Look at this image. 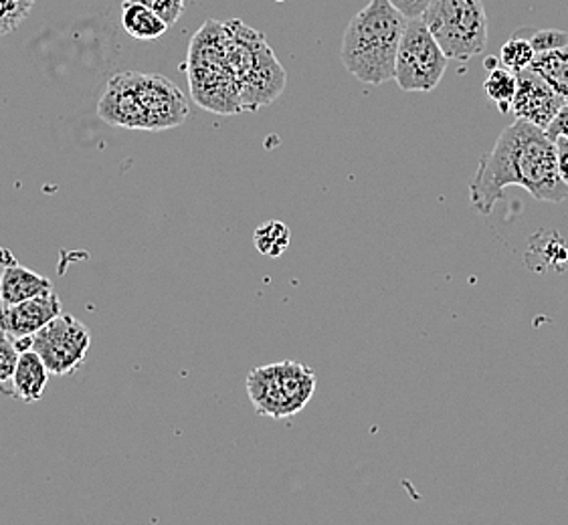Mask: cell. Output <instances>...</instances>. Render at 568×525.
<instances>
[{"instance_id": "9a60e30c", "label": "cell", "mask_w": 568, "mask_h": 525, "mask_svg": "<svg viewBox=\"0 0 568 525\" xmlns=\"http://www.w3.org/2000/svg\"><path fill=\"white\" fill-rule=\"evenodd\" d=\"M122 27L125 33L136 41H156L171 29V24L166 23L159 12L132 0H124L122 4Z\"/></svg>"}, {"instance_id": "2e32d148", "label": "cell", "mask_w": 568, "mask_h": 525, "mask_svg": "<svg viewBox=\"0 0 568 525\" xmlns=\"http://www.w3.org/2000/svg\"><path fill=\"white\" fill-rule=\"evenodd\" d=\"M530 69L568 100V45L536 53Z\"/></svg>"}, {"instance_id": "4fadbf2b", "label": "cell", "mask_w": 568, "mask_h": 525, "mask_svg": "<svg viewBox=\"0 0 568 525\" xmlns=\"http://www.w3.org/2000/svg\"><path fill=\"white\" fill-rule=\"evenodd\" d=\"M0 303L12 306L31 297L45 296L53 291V284L43 277L27 269L21 262L12 259L11 253L0 249Z\"/></svg>"}, {"instance_id": "d4e9b609", "label": "cell", "mask_w": 568, "mask_h": 525, "mask_svg": "<svg viewBox=\"0 0 568 525\" xmlns=\"http://www.w3.org/2000/svg\"><path fill=\"white\" fill-rule=\"evenodd\" d=\"M546 134L552 137V140H558V137L568 140V102L558 112L557 117L550 122V126L546 127Z\"/></svg>"}, {"instance_id": "cb8c5ba5", "label": "cell", "mask_w": 568, "mask_h": 525, "mask_svg": "<svg viewBox=\"0 0 568 525\" xmlns=\"http://www.w3.org/2000/svg\"><path fill=\"white\" fill-rule=\"evenodd\" d=\"M23 21L21 12L14 11L4 0H0V37L12 33Z\"/></svg>"}, {"instance_id": "603a6c76", "label": "cell", "mask_w": 568, "mask_h": 525, "mask_svg": "<svg viewBox=\"0 0 568 525\" xmlns=\"http://www.w3.org/2000/svg\"><path fill=\"white\" fill-rule=\"evenodd\" d=\"M390 4L397 9L405 19H420L423 12L433 4V0H390Z\"/></svg>"}, {"instance_id": "7a4b0ae2", "label": "cell", "mask_w": 568, "mask_h": 525, "mask_svg": "<svg viewBox=\"0 0 568 525\" xmlns=\"http://www.w3.org/2000/svg\"><path fill=\"white\" fill-rule=\"evenodd\" d=\"M409 19L390 0H371L356 12L342 39V65L368 85L395 80L400 39Z\"/></svg>"}, {"instance_id": "4316f807", "label": "cell", "mask_w": 568, "mask_h": 525, "mask_svg": "<svg viewBox=\"0 0 568 525\" xmlns=\"http://www.w3.org/2000/svg\"><path fill=\"white\" fill-rule=\"evenodd\" d=\"M9 7H12L14 11L21 12L24 19L29 17V12L33 11L34 2L37 0H4Z\"/></svg>"}, {"instance_id": "44dd1931", "label": "cell", "mask_w": 568, "mask_h": 525, "mask_svg": "<svg viewBox=\"0 0 568 525\" xmlns=\"http://www.w3.org/2000/svg\"><path fill=\"white\" fill-rule=\"evenodd\" d=\"M19 348L14 346L11 338L7 333L0 331V387L11 382L12 374H14V368L19 362Z\"/></svg>"}, {"instance_id": "9c48e42d", "label": "cell", "mask_w": 568, "mask_h": 525, "mask_svg": "<svg viewBox=\"0 0 568 525\" xmlns=\"http://www.w3.org/2000/svg\"><path fill=\"white\" fill-rule=\"evenodd\" d=\"M98 115L105 124L124 130H149L146 110L140 97V71L118 73L108 81Z\"/></svg>"}, {"instance_id": "52a82bcc", "label": "cell", "mask_w": 568, "mask_h": 525, "mask_svg": "<svg viewBox=\"0 0 568 525\" xmlns=\"http://www.w3.org/2000/svg\"><path fill=\"white\" fill-rule=\"evenodd\" d=\"M449 58L423 19H410L400 39L395 81L403 92H433L444 80Z\"/></svg>"}, {"instance_id": "5bb4252c", "label": "cell", "mask_w": 568, "mask_h": 525, "mask_svg": "<svg viewBox=\"0 0 568 525\" xmlns=\"http://www.w3.org/2000/svg\"><path fill=\"white\" fill-rule=\"evenodd\" d=\"M49 374L51 372L47 370L41 356L33 352V350H24L19 356V362H17L14 374L11 378V394H14V399L23 400L29 404L43 399Z\"/></svg>"}, {"instance_id": "d6986e66", "label": "cell", "mask_w": 568, "mask_h": 525, "mask_svg": "<svg viewBox=\"0 0 568 525\" xmlns=\"http://www.w3.org/2000/svg\"><path fill=\"white\" fill-rule=\"evenodd\" d=\"M535 58V47L530 45V41L520 34H514L510 41H506L501 45L500 63L504 68L510 69L511 73H520L524 69L530 68Z\"/></svg>"}, {"instance_id": "3957f363", "label": "cell", "mask_w": 568, "mask_h": 525, "mask_svg": "<svg viewBox=\"0 0 568 525\" xmlns=\"http://www.w3.org/2000/svg\"><path fill=\"white\" fill-rule=\"evenodd\" d=\"M225 49L229 68L240 87L243 112H255L284 93L287 75L265 34L240 19L225 21Z\"/></svg>"}, {"instance_id": "30bf717a", "label": "cell", "mask_w": 568, "mask_h": 525, "mask_svg": "<svg viewBox=\"0 0 568 525\" xmlns=\"http://www.w3.org/2000/svg\"><path fill=\"white\" fill-rule=\"evenodd\" d=\"M140 97L146 110L149 132L182 126L191 115L184 93L162 75L140 73Z\"/></svg>"}, {"instance_id": "e0dca14e", "label": "cell", "mask_w": 568, "mask_h": 525, "mask_svg": "<svg viewBox=\"0 0 568 525\" xmlns=\"http://www.w3.org/2000/svg\"><path fill=\"white\" fill-rule=\"evenodd\" d=\"M484 90L488 93L489 102L496 103L501 114H508L511 112V103L518 90V78L510 69L494 68L484 83Z\"/></svg>"}, {"instance_id": "277c9868", "label": "cell", "mask_w": 568, "mask_h": 525, "mask_svg": "<svg viewBox=\"0 0 568 525\" xmlns=\"http://www.w3.org/2000/svg\"><path fill=\"white\" fill-rule=\"evenodd\" d=\"M189 85L196 105L213 114H241L240 87L229 68L225 23L209 19L189 45Z\"/></svg>"}, {"instance_id": "83f0119b", "label": "cell", "mask_w": 568, "mask_h": 525, "mask_svg": "<svg viewBox=\"0 0 568 525\" xmlns=\"http://www.w3.org/2000/svg\"><path fill=\"white\" fill-rule=\"evenodd\" d=\"M275 2H285V0H275Z\"/></svg>"}, {"instance_id": "7c38bea8", "label": "cell", "mask_w": 568, "mask_h": 525, "mask_svg": "<svg viewBox=\"0 0 568 525\" xmlns=\"http://www.w3.org/2000/svg\"><path fill=\"white\" fill-rule=\"evenodd\" d=\"M63 313L61 299L55 291L45 296L31 297L12 306L0 303V331L7 333L12 342L33 338L37 331Z\"/></svg>"}, {"instance_id": "ffe728a7", "label": "cell", "mask_w": 568, "mask_h": 525, "mask_svg": "<svg viewBox=\"0 0 568 525\" xmlns=\"http://www.w3.org/2000/svg\"><path fill=\"white\" fill-rule=\"evenodd\" d=\"M514 34L526 37L530 45L535 47L536 53H545V51L568 45L567 31H558V29H520Z\"/></svg>"}, {"instance_id": "484cf974", "label": "cell", "mask_w": 568, "mask_h": 525, "mask_svg": "<svg viewBox=\"0 0 568 525\" xmlns=\"http://www.w3.org/2000/svg\"><path fill=\"white\" fill-rule=\"evenodd\" d=\"M557 142L558 150V168H560V176L568 186V140L565 137H558Z\"/></svg>"}, {"instance_id": "ac0fdd59", "label": "cell", "mask_w": 568, "mask_h": 525, "mask_svg": "<svg viewBox=\"0 0 568 525\" xmlns=\"http://www.w3.org/2000/svg\"><path fill=\"white\" fill-rule=\"evenodd\" d=\"M292 240V233L282 220H267L253 235L255 249L265 257H282Z\"/></svg>"}, {"instance_id": "7402d4cb", "label": "cell", "mask_w": 568, "mask_h": 525, "mask_svg": "<svg viewBox=\"0 0 568 525\" xmlns=\"http://www.w3.org/2000/svg\"><path fill=\"white\" fill-rule=\"evenodd\" d=\"M132 2L146 4L152 11L159 12L160 17L171 27L174 23H179V19H181L182 12H184V0H132Z\"/></svg>"}, {"instance_id": "ba28073f", "label": "cell", "mask_w": 568, "mask_h": 525, "mask_svg": "<svg viewBox=\"0 0 568 525\" xmlns=\"http://www.w3.org/2000/svg\"><path fill=\"white\" fill-rule=\"evenodd\" d=\"M91 348V331L83 321L61 313L31 338V348L45 362L53 377H69L85 364Z\"/></svg>"}, {"instance_id": "6da1fadb", "label": "cell", "mask_w": 568, "mask_h": 525, "mask_svg": "<svg viewBox=\"0 0 568 525\" xmlns=\"http://www.w3.org/2000/svg\"><path fill=\"white\" fill-rule=\"evenodd\" d=\"M511 184L523 186L536 200L562 203L568 198V186L558 168L557 142L526 120L506 127L491 152L479 158L469 200L481 215H491L504 198V188Z\"/></svg>"}, {"instance_id": "8fae6325", "label": "cell", "mask_w": 568, "mask_h": 525, "mask_svg": "<svg viewBox=\"0 0 568 525\" xmlns=\"http://www.w3.org/2000/svg\"><path fill=\"white\" fill-rule=\"evenodd\" d=\"M516 78H518V90L511 103V114L516 115V120H526L546 130L557 117L558 112L565 107L567 97L560 95L555 87H550L530 68L516 73Z\"/></svg>"}, {"instance_id": "5b68a950", "label": "cell", "mask_w": 568, "mask_h": 525, "mask_svg": "<svg viewBox=\"0 0 568 525\" xmlns=\"http://www.w3.org/2000/svg\"><path fill=\"white\" fill-rule=\"evenodd\" d=\"M316 392V374L300 362H275L251 370L247 394L260 416L275 421L296 416L304 411Z\"/></svg>"}, {"instance_id": "8992f818", "label": "cell", "mask_w": 568, "mask_h": 525, "mask_svg": "<svg viewBox=\"0 0 568 525\" xmlns=\"http://www.w3.org/2000/svg\"><path fill=\"white\" fill-rule=\"evenodd\" d=\"M420 19L449 59L476 58L488 45V14L481 0H433Z\"/></svg>"}]
</instances>
